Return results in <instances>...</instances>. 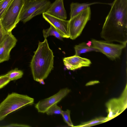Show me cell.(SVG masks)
<instances>
[{
  "label": "cell",
  "mask_w": 127,
  "mask_h": 127,
  "mask_svg": "<svg viewBox=\"0 0 127 127\" xmlns=\"http://www.w3.org/2000/svg\"><path fill=\"white\" fill-rule=\"evenodd\" d=\"M8 33L3 27L0 19V45L4 41Z\"/></svg>",
  "instance_id": "cell-22"
},
{
  "label": "cell",
  "mask_w": 127,
  "mask_h": 127,
  "mask_svg": "<svg viewBox=\"0 0 127 127\" xmlns=\"http://www.w3.org/2000/svg\"><path fill=\"white\" fill-rule=\"evenodd\" d=\"M127 84L121 95L110 100L106 104L108 114L106 122L116 117L127 107Z\"/></svg>",
  "instance_id": "cell-8"
},
{
  "label": "cell",
  "mask_w": 127,
  "mask_h": 127,
  "mask_svg": "<svg viewBox=\"0 0 127 127\" xmlns=\"http://www.w3.org/2000/svg\"><path fill=\"white\" fill-rule=\"evenodd\" d=\"M34 52L30 66L33 79L38 82L46 79L53 69L54 56L46 38L42 42L39 41Z\"/></svg>",
  "instance_id": "cell-2"
},
{
  "label": "cell",
  "mask_w": 127,
  "mask_h": 127,
  "mask_svg": "<svg viewBox=\"0 0 127 127\" xmlns=\"http://www.w3.org/2000/svg\"><path fill=\"white\" fill-rule=\"evenodd\" d=\"M97 3H99L94 2L90 3H79L72 2L70 4V19L90 7L91 5Z\"/></svg>",
  "instance_id": "cell-14"
},
{
  "label": "cell",
  "mask_w": 127,
  "mask_h": 127,
  "mask_svg": "<svg viewBox=\"0 0 127 127\" xmlns=\"http://www.w3.org/2000/svg\"><path fill=\"white\" fill-rule=\"evenodd\" d=\"M13 0H0V19H1Z\"/></svg>",
  "instance_id": "cell-19"
},
{
  "label": "cell",
  "mask_w": 127,
  "mask_h": 127,
  "mask_svg": "<svg viewBox=\"0 0 127 127\" xmlns=\"http://www.w3.org/2000/svg\"><path fill=\"white\" fill-rule=\"evenodd\" d=\"M43 34L45 38H47L50 36H53L61 40H63V37L56 29L52 25H50V27L48 29H43Z\"/></svg>",
  "instance_id": "cell-16"
},
{
  "label": "cell",
  "mask_w": 127,
  "mask_h": 127,
  "mask_svg": "<svg viewBox=\"0 0 127 127\" xmlns=\"http://www.w3.org/2000/svg\"><path fill=\"white\" fill-rule=\"evenodd\" d=\"M54 17L66 20L67 16L64 5V0H55L50 4L46 12Z\"/></svg>",
  "instance_id": "cell-13"
},
{
  "label": "cell",
  "mask_w": 127,
  "mask_h": 127,
  "mask_svg": "<svg viewBox=\"0 0 127 127\" xmlns=\"http://www.w3.org/2000/svg\"><path fill=\"white\" fill-rule=\"evenodd\" d=\"M70 92V90L67 88L62 89L55 95L39 101L35 104V107L39 112L45 113L50 107L57 104Z\"/></svg>",
  "instance_id": "cell-9"
},
{
  "label": "cell",
  "mask_w": 127,
  "mask_h": 127,
  "mask_svg": "<svg viewBox=\"0 0 127 127\" xmlns=\"http://www.w3.org/2000/svg\"><path fill=\"white\" fill-rule=\"evenodd\" d=\"M99 83V82L97 80H94L90 81L86 83L85 85L86 86H91Z\"/></svg>",
  "instance_id": "cell-25"
},
{
  "label": "cell",
  "mask_w": 127,
  "mask_h": 127,
  "mask_svg": "<svg viewBox=\"0 0 127 127\" xmlns=\"http://www.w3.org/2000/svg\"><path fill=\"white\" fill-rule=\"evenodd\" d=\"M17 39L11 32L9 33L0 45V59L2 62L8 60L11 50L16 45Z\"/></svg>",
  "instance_id": "cell-12"
},
{
  "label": "cell",
  "mask_w": 127,
  "mask_h": 127,
  "mask_svg": "<svg viewBox=\"0 0 127 127\" xmlns=\"http://www.w3.org/2000/svg\"><path fill=\"white\" fill-rule=\"evenodd\" d=\"M106 117H100L96 118L89 121L83 123L78 126L73 127H90L106 122Z\"/></svg>",
  "instance_id": "cell-17"
},
{
  "label": "cell",
  "mask_w": 127,
  "mask_h": 127,
  "mask_svg": "<svg viewBox=\"0 0 127 127\" xmlns=\"http://www.w3.org/2000/svg\"><path fill=\"white\" fill-rule=\"evenodd\" d=\"M23 74V71L17 68L10 70L5 74L10 81L21 78Z\"/></svg>",
  "instance_id": "cell-18"
},
{
  "label": "cell",
  "mask_w": 127,
  "mask_h": 127,
  "mask_svg": "<svg viewBox=\"0 0 127 127\" xmlns=\"http://www.w3.org/2000/svg\"><path fill=\"white\" fill-rule=\"evenodd\" d=\"M2 127H29L30 126L26 125L18 124L17 123H12L5 126H2Z\"/></svg>",
  "instance_id": "cell-24"
},
{
  "label": "cell",
  "mask_w": 127,
  "mask_h": 127,
  "mask_svg": "<svg viewBox=\"0 0 127 127\" xmlns=\"http://www.w3.org/2000/svg\"><path fill=\"white\" fill-rule=\"evenodd\" d=\"M100 36L108 42L127 44V0H115L111 4Z\"/></svg>",
  "instance_id": "cell-1"
},
{
  "label": "cell",
  "mask_w": 127,
  "mask_h": 127,
  "mask_svg": "<svg viewBox=\"0 0 127 127\" xmlns=\"http://www.w3.org/2000/svg\"><path fill=\"white\" fill-rule=\"evenodd\" d=\"M24 4V0H13L1 19L3 27L8 33L11 32L20 21Z\"/></svg>",
  "instance_id": "cell-4"
},
{
  "label": "cell",
  "mask_w": 127,
  "mask_h": 127,
  "mask_svg": "<svg viewBox=\"0 0 127 127\" xmlns=\"http://www.w3.org/2000/svg\"><path fill=\"white\" fill-rule=\"evenodd\" d=\"M34 99L27 95L16 93L9 94L0 104V121L17 110L33 103Z\"/></svg>",
  "instance_id": "cell-3"
},
{
  "label": "cell",
  "mask_w": 127,
  "mask_h": 127,
  "mask_svg": "<svg viewBox=\"0 0 127 127\" xmlns=\"http://www.w3.org/2000/svg\"><path fill=\"white\" fill-rule=\"evenodd\" d=\"M42 15L43 18L56 29L63 38H69V20L58 18L46 12L43 13Z\"/></svg>",
  "instance_id": "cell-10"
},
{
  "label": "cell",
  "mask_w": 127,
  "mask_h": 127,
  "mask_svg": "<svg viewBox=\"0 0 127 127\" xmlns=\"http://www.w3.org/2000/svg\"><path fill=\"white\" fill-rule=\"evenodd\" d=\"M10 81L5 74L0 76V89L2 88L7 84Z\"/></svg>",
  "instance_id": "cell-23"
},
{
  "label": "cell",
  "mask_w": 127,
  "mask_h": 127,
  "mask_svg": "<svg viewBox=\"0 0 127 127\" xmlns=\"http://www.w3.org/2000/svg\"><path fill=\"white\" fill-rule=\"evenodd\" d=\"M63 61L66 68L71 70L83 67L89 66L91 64L90 60L75 55L63 58Z\"/></svg>",
  "instance_id": "cell-11"
},
{
  "label": "cell",
  "mask_w": 127,
  "mask_h": 127,
  "mask_svg": "<svg viewBox=\"0 0 127 127\" xmlns=\"http://www.w3.org/2000/svg\"><path fill=\"white\" fill-rule=\"evenodd\" d=\"M34 0H24V4L26 3L27 2L33 1Z\"/></svg>",
  "instance_id": "cell-27"
},
{
  "label": "cell",
  "mask_w": 127,
  "mask_h": 127,
  "mask_svg": "<svg viewBox=\"0 0 127 127\" xmlns=\"http://www.w3.org/2000/svg\"><path fill=\"white\" fill-rule=\"evenodd\" d=\"M91 42L95 48L112 60L119 58L123 50L127 46V44H114L94 39Z\"/></svg>",
  "instance_id": "cell-7"
},
{
  "label": "cell",
  "mask_w": 127,
  "mask_h": 127,
  "mask_svg": "<svg viewBox=\"0 0 127 127\" xmlns=\"http://www.w3.org/2000/svg\"><path fill=\"white\" fill-rule=\"evenodd\" d=\"M91 43V42L89 41L88 43L83 42L75 45L74 47L75 55L79 56L81 54L91 51L99 52L93 47L92 43L90 44Z\"/></svg>",
  "instance_id": "cell-15"
},
{
  "label": "cell",
  "mask_w": 127,
  "mask_h": 127,
  "mask_svg": "<svg viewBox=\"0 0 127 127\" xmlns=\"http://www.w3.org/2000/svg\"><path fill=\"white\" fill-rule=\"evenodd\" d=\"M51 4L49 0H35L24 4L20 21L25 23L34 17L46 12Z\"/></svg>",
  "instance_id": "cell-5"
},
{
  "label": "cell",
  "mask_w": 127,
  "mask_h": 127,
  "mask_svg": "<svg viewBox=\"0 0 127 127\" xmlns=\"http://www.w3.org/2000/svg\"><path fill=\"white\" fill-rule=\"evenodd\" d=\"M91 12L89 7L69 20V38L72 40L78 37L87 22L91 19Z\"/></svg>",
  "instance_id": "cell-6"
},
{
  "label": "cell",
  "mask_w": 127,
  "mask_h": 127,
  "mask_svg": "<svg viewBox=\"0 0 127 127\" xmlns=\"http://www.w3.org/2000/svg\"><path fill=\"white\" fill-rule=\"evenodd\" d=\"M70 111L67 109L65 111H62V115L65 122L70 126L73 127V125L72 122L70 117Z\"/></svg>",
  "instance_id": "cell-21"
},
{
  "label": "cell",
  "mask_w": 127,
  "mask_h": 127,
  "mask_svg": "<svg viewBox=\"0 0 127 127\" xmlns=\"http://www.w3.org/2000/svg\"><path fill=\"white\" fill-rule=\"evenodd\" d=\"M62 111L61 108L56 103L50 107L45 113L49 115H52L54 114H61Z\"/></svg>",
  "instance_id": "cell-20"
},
{
  "label": "cell",
  "mask_w": 127,
  "mask_h": 127,
  "mask_svg": "<svg viewBox=\"0 0 127 127\" xmlns=\"http://www.w3.org/2000/svg\"><path fill=\"white\" fill-rule=\"evenodd\" d=\"M40 84L44 85L45 84V83L44 82V80L43 79H40L38 81Z\"/></svg>",
  "instance_id": "cell-26"
},
{
  "label": "cell",
  "mask_w": 127,
  "mask_h": 127,
  "mask_svg": "<svg viewBox=\"0 0 127 127\" xmlns=\"http://www.w3.org/2000/svg\"><path fill=\"white\" fill-rule=\"evenodd\" d=\"M2 62L1 59H0V63Z\"/></svg>",
  "instance_id": "cell-28"
}]
</instances>
